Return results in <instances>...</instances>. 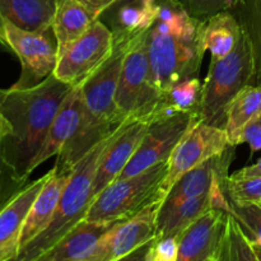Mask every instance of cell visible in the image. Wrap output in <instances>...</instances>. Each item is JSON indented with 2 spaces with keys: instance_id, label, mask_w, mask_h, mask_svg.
Here are the masks:
<instances>
[{
  "instance_id": "cell-26",
  "label": "cell",
  "mask_w": 261,
  "mask_h": 261,
  "mask_svg": "<svg viewBox=\"0 0 261 261\" xmlns=\"http://www.w3.org/2000/svg\"><path fill=\"white\" fill-rule=\"evenodd\" d=\"M217 259L218 261H260L254 245L231 214H228Z\"/></svg>"
},
{
  "instance_id": "cell-37",
  "label": "cell",
  "mask_w": 261,
  "mask_h": 261,
  "mask_svg": "<svg viewBox=\"0 0 261 261\" xmlns=\"http://www.w3.org/2000/svg\"><path fill=\"white\" fill-rule=\"evenodd\" d=\"M10 133H12V126H10L9 121L0 112V140L7 137V135H9Z\"/></svg>"
},
{
  "instance_id": "cell-1",
  "label": "cell",
  "mask_w": 261,
  "mask_h": 261,
  "mask_svg": "<svg viewBox=\"0 0 261 261\" xmlns=\"http://www.w3.org/2000/svg\"><path fill=\"white\" fill-rule=\"evenodd\" d=\"M73 88L51 74L31 88L0 89V112L12 126L0 140V157L20 180L28 181L31 163Z\"/></svg>"
},
{
  "instance_id": "cell-36",
  "label": "cell",
  "mask_w": 261,
  "mask_h": 261,
  "mask_svg": "<svg viewBox=\"0 0 261 261\" xmlns=\"http://www.w3.org/2000/svg\"><path fill=\"white\" fill-rule=\"evenodd\" d=\"M149 242L143 245L142 247H139V249H137L135 251H133L132 254L126 255V256H124L122 259L117 261H147V251L148 247H149Z\"/></svg>"
},
{
  "instance_id": "cell-23",
  "label": "cell",
  "mask_w": 261,
  "mask_h": 261,
  "mask_svg": "<svg viewBox=\"0 0 261 261\" xmlns=\"http://www.w3.org/2000/svg\"><path fill=\"white\" fill-rule=\"evenodd\" d=\"M56 0H0V18L27 31H47Z\"/></svg>"
},
{
  "instance_id": "cell-18",
  "label": "cell",
  "mask_w": 261,
  "mask_h": 261,
  "mask_svg": "<svg viewBox=\"0 0 261 261\" xmlns=\"http://www.w3.org/2000/svg\"><path fill=\"white\" fill-rule=\"evenodd\" d=\"M45 181L46 175H43L27 184L0 212V261H12L17 256L25 217Z\"/></svg>"
},
{
  "instance_id": "cell-10",
  "label": "cell",
  "mask_w": 261,
  "mask_h": 261,
  "mask_svg": "<svg viewBox=\"0 0 261 261\" xmlns=\"http://www.w3.org/2000/svg\"><path fill=\"white\" fill-rule=\"evenodd\" d=\"M162 203L155 201L126 221L115 223L101 236L82 261H117L157 236V216Z\"/></svg>"
},
{
  "instance_id": "cell-24",
  "label": "cell",
  "mask_w": 261,
  "mask_h": 261,
  "mask_svg": "<svg viewBox=\"0 0 261 261\" xmlns=\"http://www.w3.org/2000/svg\"><path fill=\"white\" fill-rule=\"evenodd\" d=\"M203 83L199 76L177 82L162 93L150 122L178 114H196L201 97Z\"/></svg>"
},
{
  "instance_id": "cell-8",
  "label": "cell",
  "mask_w": 261,
  "mask_h": 261,
  "mask_svg": "<svg viewBox=\"0 0 261 261\" xmlns=\"http://www.w3.org/2000/svg\"><path fill=\"white\" fill-rule=\"evenodd\" d=\"M114 36L101 19H96L88 31L59 56L54 75L71 87H79L93 75L111 56Z\"/></svg>"
},
{
  "instance_id": "cell-16",
  "label": "cell",
  "mask_w": 261,
  "mask_h": 261,
  "mask_svg": "<svg viewBox=\"0 0 261 261\" xmlns=\"http://www.w3.org/2000/svg\"><path fill=\"white\" fill-rule=\"evenodd\" d=\"M83 96L81 86L74 87L59 109L42 147L30 166V175L48 158L58 155L70 142L81 126L83 119Z\"/></svg>"
},
{
  "instance_id": "cell-19",
  "label": "cell",
  "mask_w": 261,
  "mask_h": 261,
  "mask_svg": "<svg viewBox=\"0 0 261 261\" xmlns=\"http://www.w3.org/2000/svg\"><path fill=\"white\" fill-rule=\"evenodd\" d=\"M70 176L71 173L59 175L54 168L46 173L45 184L36 196L25 217L24 224L20 232L19 250L31 240L35 239L41 231H43V228L51 221L59 205L61 195L70 180Z\"/></svg>"
},
{
  "instance_id": "cell-40",
  "label": "cell",
  "mask_w": 261,
  "mask_h": 261,
  "mask_svg": "<svg viewBox=\"0 0 261 261\" xmlns=\"http://www.w3.org/2000/svg\"><path fill=\"white\" fill-rule=\"evenodd\" d=\"M217 256H218V255H217ZM213 261H218V259H217V257H216V259H214Z\"/></svg>"
},
{
  "instance_id": "cell-14",
  "label": "cell",
  "mask_w": 261,
  "mask_h": 261,
  "mask_svg": "<svg viewBox=\"0 0 261 261\" xmlns=\"http://www.w3.org/2000/svg\"><path fill=\"white\" fill-rule=\"evenodd\" d=\"M228 212L214 208L201 216L182 233L177 261H213L226 229Z\"/></svg>"
},
{
  "instance_id": "cell-21",
  "label": "cell",
  "mask_w": 261,
  "mask_h": 261,
  "mask_svg": "<svg viewBox=\"0 0 261 261\" xmlns=\"http://www.w3.org/2000/svg\"><path fill=\"white\" fill-rule=\"evenodd\" d=\"M199 36L204 54L209 51L212 59L221 60L234 50L242 36V27L236 15L226 10L201 20Z\"/></svg>"
},
{
  "instance_id": "cell-7",
  "label": "cell",
  "mask_w": 261,
  "mask_h": 261,
  "mask_svg": "<svg viewBox=\"0 0 261 261\" xmlns=\"http://www.w3.org/2000/svg\"><path fill=\"white\" fill-rule=\"evenodd\" d=\"M0 43L18 56L22 66L19 79L12 88H31L54 74L59 54L51 28L38 32L27 31L0 18Z\"/></svg>"
},
{
  "instance_id": "cell-3",
  "label": "cell",
  "mask_w": 261,
  "mask_h": 261,
  "mask_svg": "<svg viewBox=\"0 0 261 261\" xmlns=\"http://www.w3.org/2000/svg\"><path fill=\"white\" fill-rule=\"evenodd\" d=\"M116 132L101 140L79 161L71 172L70 180L61 195L51 221L43 231L18 251L17 256L12 261H35L55 246L74 227L84 221L92 203V185L97 168L101 162L102 154Z\"/></svg>"
},
{
  "instance_id": "cell-5",
  "label": "cell",
  "mask_w": 261,
  "mask_h": 261,
  "mask_svg": "<svg viewBox=\"0 0 261 261\" xmlns=\"http://www.w3.org/2000/svg\"><path fill=\"white\" fill-rule=\"evenodd\" d=\"M168 172V161L133 177L115 180L94 199L86 221L115 224L133 218L150 204L163 203L161 185Z\"/></svg>"
},
{
  "instance_id": "cell-25",
  "label": "cell",
  "mask_w": 261,
  "mask_h": 261,
  "mask_svg": "<svg viewBox=\"0 0 261 261\" xmlns=\"http://www.w3.org/2000/svg\"><path fill=\"white\" fill-rule=\"evenodd\" d=\"M260 115L261 83L246 86L232 98L226 110V122L223 129L232 147L237 134Z\"/></svg>"
},
{
  "instance_id": "cell-2",
  "label": "cell",
  "mask_w": 261,
  "mask_h": 261,
  "mask_svg": "<svg viewBox=\"0 0 261 261\" xmlns=\"http://www.w3.org/2000/svg\"><path fill=\"white\" fill-rule=\"evenodd\" d=\"M200 23L177 0L160 4L157 19L148 32V59L150 81L161 96L177 82L199 76L205 55L199 36Z\"/></svg>"
},
{
  "instance_id": "cell-6",
  "label": "cell",
  "mask_w": 261,
  "mask_h": 261,
  "mask_svg": "<svg viewBox=\"0 0 261 261\" xmlns=\"http://www.w3.org/2000/svg\"><path fill=\"white\" fill-rule=\"evenodd\" d=\"M148 32L133 41L122 63L116 106L124 120L145 119L150 122L160 103L161 94L150 81Z\"/></svg>"
},
{
  "instance_id": "cell-38",
  "label": "cell",
  "mask_w": 261,
  "mask_h": 261,
  "mask_svg": "<svg viewBox=\"0 0 261 261\" xmlns=\"http://www.w3.org/2000/svg\"><path fill=\"white\" fill-rule=\"evenodd\" d=\"M254 247H255V251H256L257 256H259V259H260V261H261V247L255 246V245H254Z\"/></svg>"
},
{
  "instance_id": "cell-41",
  "label": "cell",
  "mask_w": 261,
  "mask_h": 261,
  "mask_svg": "<svg viewBox=\"0 0 261 261\" xmlns=\"http://www.w3.org/2000/svg\"><path fill=\"white\" fill-rule=\"evenodd\" d=\"M2 161H3V160H2V157H0V162H2Z\"/></svg>"
},
{
  "instance_id": "cell-27",
  "label": "cell",
  "mask_w": 261,
  "mask_h": 261,
  "mask_svg": "<svg viewBox=\"0 0 261 261\" xmlns=\"http://www.w3.org/2000/svg\"><path fill=\"white\" fill-rule=\"evenodd\" d=\"M231 12L236 15L249 37L256 66L257 83H261V0H244Z\"/></svg>"
},
{
  "instance_id": "cell-34",
  "label": "cell",
  "mask_w": 261,
  "mask_h": 261,
  "mask_svg": "<svg viewBox=\"0 0 261 261\" xmlns=\"http://www.w3.org/2000/svg\"><path fill=\"white\" fill-rule=\"evenodd\" d=\"M78 2L99 18L109 8H111L119 0H78Z\"/></svg>"
},
{
  "instance_id": "cell-39",
  "label": "cell",
  "mask_w": 261,
  "mask_h": 261,
  "mask_svg": "<svg viewBox=\"0 0 261 261\" xmlns=\"http://www.w3.org/2000/svg\"><path fill=\"white\" fill-rule=\"evenodd\" d=\"M119 2H126V0H119ZM158 3H160V4H162L163 2H167V0H157ZM115 4H116V3H115Z\"/></svg>"
},
{
  "instance_id": "cell-20",
  "label": "cell",
  "mask_w": 261,
  "mask_h": 261,
  "mask_svg": "<svg viewBox=\"0 0 261 261\" xmlns=\"http://www.w3.org/2000/svg\"><path fill=\"white\" fill-rule=\"evenodd\" d=\"M96 19L98 17L78 0H56L51 30L58 43L59 56L79 40Z\"/></svg>"
},
{
  "instance_id": "cell-9",
  "label": "cell",
  "mask_w": 261,
  "mask_h": 261,
  "mask_svg": "<svg viewBox=\"0 0 261 261\" xmlns=\"http://www.w3.org/2000/svg\"><path fill=\"white\" fill-rule=\"evenodd\" d=\"M232 148L224 129L199 121L191 124L168 160V172L161 185L163 200L173 184L193 168Z\"/></svg>"
},
{
  "instance_id": "cell-17",
  "label": "cell",
  "mask_w": 261,
  "mask_h": 261,
  "mask_svg": "<svg viewBox=\"0 0 261 261\" xmlns=\"http://www.w3.org/2000/svg\"><path fill=\"white\" fill-rule=\"evenodd\" d=\"M227 178L217 181L208 193L185 201L168 213L158 214L157 236H176L181 239L184 232L211 209L218 208L228 212L229 203L224 191Z\"/></svg>"
},
{
  "instance_id": "cell-11",
  "label": "cell",
  "mask_w": 261,
  "mask_h": 261,
  "mask_svg": "<svg viewBox=\"0 0 261 261\" xmlns=\"http://www.w3.org/2000/svg\"><path fill=\"white\" fill-rule=\"evenodd\" d=\"M196 119V114L186 112L150 122L139 148L116 180L133 177L170 160L176 144Z\"/></svg>"
},
{
  "instance_id": "cell-13",
  "label": "cell",
  "mask_w": 261,
  "mask_h": 261,
  "mask_svg": "<svg viewBox=\"0 0 261 261\" xmlns=\"http://www.w3.org/2000/svg\"><path fill=\"white\" fill-rule=\"evenodd\" d=\"M233 158L234 147H232L222 154L211 158L198 167L184 173L168 191L158 214L168 213L185 201L208 193L217 181L228 177V171Z\"/></svg>"
},
{
  "instance_id": "cell-31",
  "label": "cell",
  "mask_w": 261,
  "mask_h": 261,
  "mask_svg": "<svg viewBox=\"0 0 261 261\" xmlns=\"http://www.w3.org/2000/svg\"><path fill=\"white\" fill-rule=\"evenodd\" d=\"M180 237L155 236L149 242L147 261H177Z\"/></svg>"
},
{
  "instance_id": "cell-32",
  "label": "cell",
  "mask_w": 261,
  "mask_h": 261,
  "mask_svg": "<svg viewBox=\"0 0 261 261\" xmlns=\"http://www.w3.org/2000/svg\"><path fill=\"white\" fill-rule=\"evenodd\" d=\"M27 184V181L18 178L3 161L0 162V212Z\"/></svg>"
},
{
  "instance_id": "cell-4",
  "label": "cell",
  "mask_w": 261,
  "mask_h": 261,
  "mask_svg": "<svg viewBox=\"0 0 261 261\" xmlns=\"http://www.w3.org/2000/svg\"><path fill=\"white\" fill-rule=\"evenodd\" d=\"M255 82L257 76L254 54L249 37L242 30L241 38L229 55L221 60L211 59L196 112L199 121L223 129L228 103L242 88Z\"/></svg>"
},
{
  "instance_id": "cell-22",
  "label": "cell",
  "mask_w": 261,
  "mask_h": 261,
  "mask_svg": "<svg viewBox=\"0 0 261 261\" xmlns=\"http://www.w3.org/2000/svg\"><path fill=\"white\" fill-rule=\"evenodd\" d=\"M114 224L82 221L55 246L35 261H82L91 252L101 236Z\"/></svg>"
},
{
  "instance_id": "cell-12",
  "label": "cell",
  "mask_w": 261,
  "mask_h": 261,
  "mask_svg": "<svg viewBox=\"0 0 261 261\" xmlns=\"http://www.w3.org/2000/svg\"><path fill=\"white\" fill-rule=\"evenodd\" d=\"M149 124L145 119H129L119 127L102 154L97 168L92 185V201L121 175L139 148Z\"/></svg>"
},
{
  "instance_id": "cell-28",
  "label": "cell",
  "mask_w": 261,
  "mask_h": 261,
  "mask_svg": "<svg viewBox=\"0 0 261 261\" xmlns=\"http://www.w3.org/2000/svg\"><path fill=\"white\" fill-rule=\"evenodd\" d=\"M228 203V213L239 222L251 244L261 247V206L259 204H237L231 200Z\"/></svg>"
},
{
  "instance_id": "cell-29",
  "label": "cell",
  "mask_w": 261,
  "mask_h": 261,
  "mask_svg": "<svg viewBox=\"0 0 261 261\" xmlns=\"http://www.w3.org/2000/svg\"><path fill=\"white\" fill-rule=\"evenodd\" d=\"M224 191L228 200L237 204H259L261 201V176L251 178H232L226 180Z\"/></svg>"
},
{
  "instance_id": "cell-15",
  "label": "cell",
  "mask_w": 261,
  "mask_h": 261,
  "mask_svg": "<svg viewBox=\"0 0 261 261\" xmlns=\"http://www.w3.org/2000/svg\"><path fill=\"white\" fill-rule=\"evenodd\" d=\"M160 9L157 0L117 2L99 17L114 36V42L132 43L154 24Z\"/></svg>"
},
{
  "instance_id": "cell-33",
  "label": "cell",
  "mask_w": 261,
  "mask_h": 261,
  "mask_svg": "<svg viewBox=\"0 0 261 261\" xmlns=\"http://www.w3.org/2000/svg\"><path fill=\"white\" fill-rule=\"evenodd\" d=\"M241 144H249L251 155L261 150V115L250 121L233 140V147Z\"/></svg>"
},
{
  "instance_id": "cell-30",
  "label": "cell",
  "mask_w": 261,
  "mask_h": 261,
  "mask_svg": "<svg viewBox=\"0 0 261 261\" xmlns=\"http://www.w3.org/2000/svg\"><path fill=\"white\" fill-rule=\"evenodd\" d=\"M191 17L204 20L226 10H233L244 0H177Z\"/></svg>"
},
{
  "instance_id": "cell-35",
  "label": "cell",
  "mask_w": 261,
  "mask_h": 261,
  "mask_svg": "<svg viewBox=\"0 0 261 261\" xmlns=\"http://www.w3.org/2000/svg\"><path fill=\"white\" fill-rule=\"evenodd\" d=\"M257 176H261V158L256 163H254V165L246 166V167L239 170L236 173L231 175V177L244 180V178L257 177Z\"/></svg>"
},
{
  "instance_id": "cell-42",
  "label": "cell",
  "mask_w": 261,
  "mask_h": 261,
  "mask_svg": "<svg viewBox=\"0 0 261 261\" xmlns=\"http://www.w3.org/2000/svg\"><path fill=\"white\" fill-rule=\"evenodd\" d=\"M259 205H260V206H261V201H260V203H259Z\"/></svg>"
}]
</instances>
